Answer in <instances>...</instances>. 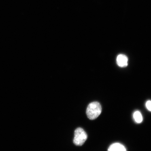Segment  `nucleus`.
Here are the masks:
<instances>
[{
    "mask_svg": "<svg viewBox=\"0 0 151 151\" xmlns=\"http://www.w3.org/2000/svg\"><path fill=\"white\" fill-rule=\"evenodd\" d=\"M101 107L98 102H93L88 105L86 113L88 117L90 120H94L99 116L101 114Z\"/></svg>",
    "mask_w": 151,
    "mask_h": 151,
    "instance_id": "obj_1",
    "label": "nucleus"
},
{
    "mask_svg": "<svg viewBox=\"0 0 151 151\" xmlns=\"http://www.w3.org/2000/svg\"><path fill=\"white\" fill-rule=\"evenodd\" d=\"M87 138V134L83 129L81 128H77L75 131L73 143L77 146H82Z\"/></svg>",
    "mask_w": 151,
    "mask_h": 151,
    "instance_id": "obj_2",
    "label": "nucleus"
},
{
    "mask_svg": "<svg viewBox=\"0 0 151 151\" xmlns=\"http://www.w3.org/2000/svg\"><path fill=\"white\" fill-rule=\"evenodd\" d=\"M128 58L124 54L119 55L116 58V62L118 65L120 67H127L128 65Z\"/></svg>",
    "mask_w": 151,
    "mask_h": 151,
    "instance_id": "obj_3",
    "label": "nucleus"
},
{
    "mask_svg": "<svg viewBox=\"0 0 151 151\" xmlns=\"http://www.w3.org/2000/svg\"><path fill=\"white\" fill-rule=\"evenodd\" d=\"M108 151H127L125 147L120 143H116L111 145Z\"/></svg>",
    "mask_w": 151,
    "mask_h": 151,
    "instance_id": "obj_4",
    "label": "nucleus"
},
{
    "mask_svg": "<svg viewBox=\"0 0 151 151\" xmlns=\"http://www.w3.org/2000/svg\"><path fill=\"white\" fill-rule=\"evenodd\" d=\"M133 117L135 121L137 123H140L142 122L143 117L141 113L139 111H136L134 113Z\"/></svg>",
    "mask_w": 151,
    "mask_h": 151,
    "instance_id": "obj_5",
    "label": "nucleus"
},
{
    "mask_svg": "<svg viewBox=\"0 0 151 151\" xmlns=\"http://www.w3.org/2000/svg\"><path fill=\"white\" fill-rule=\"evenodd\" d=\"M146 106L147 109L151 112V101H148L147 102Z\"/></svg>",
    "mask_w": 151,
    "mask_h": 151,
    "instance_id": "obj_6",
    "label": "nucleus"
}]
</instances>
